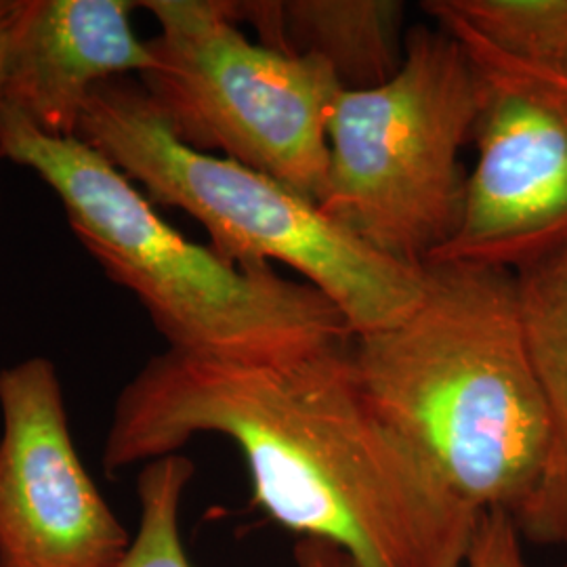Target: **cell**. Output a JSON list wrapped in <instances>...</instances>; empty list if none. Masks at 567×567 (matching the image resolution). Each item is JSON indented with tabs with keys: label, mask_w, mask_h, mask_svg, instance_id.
Masks as SVG:
<instances>
[{
	"label": "cell",
	"mask_w": 567,
	"mask_h": 567,
	"mask_svg": "<svg viewBox=\"0 0 567 567\" xmlns=\"http://www.w3.org/2000/svg\"><path fill=\"white\" fill-rule=\"evenodd\" d=\"M349 343L259 362L150 358L114 402L105 475L221 435L243 452L252 505L284 529L355 567H465L482 513L368 402Z\"/></svg>",
	"instance_id": "obj_1"
},
{
	"label": "cell",
	"mask_w": 567,
	"mask_h": 567,
	"mask_svg": "<svg viewBox=\"0 0 567 567\" xmlns=\"http://www.w3.org/2000/svg\"><path fill=\"white\" fill-rule=\"evenodd\" d=\"M349 351L368 402L465 505L519 508L547 461L548 416L515 271L426 264L416 307Z\"/></svg>",
	"instance_id": "obj_2"
},
{
	"label": "cell",
	"mask_w": 567,
	"mask_h": 567,
	"mask_svg": "<svg viewBox=\"0 0 567 567\" xmlns=\"http://www.w3.org/2000/svg\"><path fill=\"white\" fill-rule=\"evenodd\" d=\"M0 158L34 171L55 192L82 248L135 295L168 349L259 362L353 339L337 305L311 284L282 278L271 265L231 264L210 244L187 240L81 140L42 133L0 107Z\"/></svg>",
	"instance_id": "obj_3"
},
{
	"label": "cell",
	"mask_w": 567,
	"mask_h": 567,
	"mask_svg": "<svg viewBox=\"0 0 567 567\" xmlns=\"http://www.w3.org/2000/svg\"><path fill=\"white\" fill-rule=\"evenodd\" d=\"M76 140L140 185L150 203L194 217L227 261L290 267L337 305L353 337L398 324L423 297L425 265L383 257L288 185L179 142L131 76L91 93Z\"/></svg>",
	"instance_id": "obj_4"
},
{
	"label": "cell",
	"mask_w": 567,
	"mask_h": 567,
	"mask_svg": "<svg viewBox=\"0 0 567 567\" xmlns=\"http://www.w3.org/2000/svg\"><path fill=\"white\" fill-rule=\"evenodd\" d=\"M475 116L477 82L463 42L440 23L408 28L398 74L343 89L332 105L320 210L383 257L429 264L463 219L461 152Z\"/></svg>",
	"instance_id": "obj_5"
},
{
	"label": "cell",
	"mask_w": 567,
	"mask_h": 567,
	"mask_svg": "<svg viewBox=\"0 0 567 567\" xmlns=\"http://www.w3.org/2000/svg\"><path fill=\"white\" fill-rule=\"evenodd\" d=\"M158 34L140 76L179 142L320 203L328 118L343 86L324 63L250 41L227 0H143Z\"/></svg>",
	"instance_id": "obj_6"
},
{
	"label": "cell",
	"mask_w": 567,
	"mask_h": 567,
	"mask_svg": "<svg viewBox=\"0 0 567 567\" xmlns=\"http://www.w3.org/2000/svg\"><path fill=\"white\" fill-rule=\"evenodd\" d=\"M431 20L463 42L475 72L477 163L461 225L429 264L519 271L567 248V76L511 58L458 21Z\"/></svg>",
	"instance_id": "obj_7"
},
{
	"label": "cell",
	"mask_w": 567,
	"mask_h": 567,
	"mask_svg": "<svg viewBox=\"0 0 567 567\" xmlns=\"http://www.w3.org/2000/svg\"><path fill=\"white\" fill-rule=\"evenodd\" d=\"M0 567H114L131 545L82 463L58 368L0 370Z\"/></svg>",
	"instance_id": "obj_8"
},
{
	"label": "cell",
	"mask_w": 567,
	"mask_h": 567,
	"mask_svg": "<svg viewBox=\"0 0 567 567\" xmlns=\"http://www.w3.org/2000/svg\"><path fill=\"white\" fill-rule=\"evenodd\" d=\"M131 0H25L4 105L42 133L76 137L91 93L154 70L150 42L131 23Z\"/></svg>",
	"instance_id": "obj_9"
},
{
	"label": "cell",
	"mask_w": 567,
	"mask_h": 567,
	"mask_svg": "<svg viewBox=\"0 0 567 567\" xmlns=\"http://www.w3.org/2000/svg\"><path fill=\"white\" fill-rule=\"evenodd\" d=\"M257 42L320 61L347 91L393 79L404 63L405 4L400 0H246L229 2Z\"/></svg>",
	"instance_id": "obj_10"
},
{
	"label": "cell",
	"mask_w": 567,
	"mask_h": 567,
	"mask_svg": "<svg viewBox=\"0 0 567 567\" xmlns=\"http://www.w3.org/2000/svg\"><path fill=\"white\" fill-rule=\"evenodd\" d=\"M515 276L527 347L547 404L548 452L513 519L527 545L567 548V248Z\"/></svg>",
	"instance_id": "obj_11"
},
{
	"label": "cell",
	"mask_w": 567,
	"mask_h": 567,
	"mask_svg": "<svg viewBox=\"0 0 567 567\" xmlns=\"http://www.w3.org/2000/svg\"><path fill=\"white\" fill-rule=\"evenodd\" d=\"M421 7L515 60L567 76V0H425Z\"/></svg>",
	"instance_id": "obj_12"
},
{
	"label": "cell",
	"mask_w": 567,
	"mask_h": 567,
	"mask_svg": "<svg viewBox=\"0 0 567 567\" xmlns=\"http://www.w3.org/2000/svg\"><path fill=\"white\" fill-rule=\"evenodd\" d=\"M194 473V461L182 452L142 466L140 527L114 567H194L182 538L183 496Z\"/></svg>",
	"instance_id": "obj_13"
},
{
	"label": "cell",
	"mask_w": 567,
	"mask_h": 567,
	"mask_svg": "<svg viewBox=\"0 0 567 567\" xmlns=\"http://www.w3.org/2000/svg\"><path fill=\"white\" fill-rule=\"evenodd\" d=\"M526 540L507 511H487L477 519L465 567H532Z\"/></svg>",
	"instance_id": "obj_14"
},
{
	"label": "cell",
	"mask_w": 567,
	"mask_h": 567,
	"mask_svg": "<svg viewBox=\"0 0 567 567\" xmlns=\"http://www.w3.org/2000/svg\"><path fill=\"white\" fill-rule=\"evenodd\" d=\"M25 0H0V107L4 105L13 47L20 32Z\"/></svg>",
	"instance_id": "obj_15"
},
{
	"label": "cell",
	"mask_w": 567,
	"mask_h": 567,
	"mask_svg": "<svg viewBox=\"0 0 567 567\" xmlns=\"http://www.w3.org/2000/svg\"><path fill=\"white\" fill-rule=\"evenodd\" d=\"M292 559L295 567H355L341 548L313 538H301L295 547Z\"/></svg>",
	"instance_id": "obj_16"
},
{
	"label": "cell",
	"mask_w": 567,
	"mask_h": 567,
	"mask_svg": "<svg viewBox=\"0 0 567 567\" xmlns=\"http://www.w3.org/2000/svg\"><path fill=\"white\" fill-rule=\"evenodd\" d=\"M553 567H567V557H566V559H564V561H561V564H557V566H553Z\"/></svg>",
	"instance_id": "obj_17"
}]
</instances>
